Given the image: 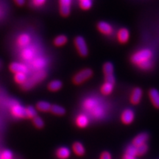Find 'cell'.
Instances as JSON below:
<instances>
[{"mask_svg":"<svg viewBox=\"0 0 159 159\" xmlns=\"http://www.w3.org/2000/svg\"><path fill=\"white\" fill-rule=\"evenodd\" d=\"M152 52L150 49H141L134 53L130 57V61L134 64L138 66L142 69H150L152 67L151 58Z\"/></svg>","mask_w":159,"mask_h":159,"instance_id":"cell-1","label":"cell"},{"mask_svg":"<svg viewBox=\"0 0 159 159\" xmlns=\"http://www.w3.org/2000/svg\"><path fill=\"white\" fill-rule=\"evenodd\" d=\"M47 77V72L44 70H39L34 74L32 75L30 77L27 79L25 83L21 85V89L24 91H28L33 89L35 85L43 81Z\"/></svg>","mask_w":159,"mask_h":159,"instance_id":"cell-2","label":"cell"},{"mask_svg":"<svg viewBox=\"0 0 159 159\" xmlns=\"http://www.w3.org/2000/svg\"><path fill=\"white\" fill-rule=\"evenodd\" d=\"M93 76V71L91 69H84L81 70L79 72H77L76 75L73 77L72 81L75 85H80L82 84L87 80L91 78Z\"/></svg>","mask_w":159,"mask_h":159,"instance_id":"cell-3","label":"cell"},{"mask_svg":"<svg viewBox=\"0 0 159 159\" xmlns=\"http://www.w3.org/2000/svg\"><path fill=\"white\" fill-rule=\"evenodd\" d=\"M75 45L81 57H86L89 55V49L86 42L82 36H77L75 39Z\"/></svg>","mask_w":159,"mask_h":159,"instance_id":"cell-4","label":"cell"},{"mask_svg":"<svg viewBox=\"0 0 159 159\" xmlns=\"http://www.w3.org/2000/svg\"><path fill=\"white\" fill-rule=\"evenodd\" d=\"M60 13L62 16L67 17L70 14L71 0H59Z\"/></svg>","mask_w":159,"mask_h":159,"instance_id":"cell-5","label":"cell"},{"mask_svg":"<svg viewBox=\"0 0 159 159\" xmlns=\"http://www.w3.org/2000/svg\"><path fill=\"white\" fill-rule=\"evenodd\" d=\"M135 114L134 111L130 108H127L124 110L121 115V120L125 125H130L134 122Z\"/></svg>","mask_w":159,"mask_h":159,"instance_id":"cell-6","label":"cell"},{"mask_svg":"<svg viewBox=\"0 0 159 159\" xmlns=\"http://www.w3.org/2000/svg\"><path fill=\"white\" fill-rule=\"evenodd\" d=\"M11 114L16 118H26V108L19 104L14 105L11 108Z\"/></svg>","mask_w":159,"mask_h":159,"instance_id":"cell-7","label":"cell"},{"mask_svg":"<svg viewBox=\"0 0 159 159\" xmlns=\"http://www.w3.org/2000/svg\"><path fill=\"white\" fill-rule=\"evenodd\" d=\"M142 97V89L136 87L134 89L130 95V101L133 105H137L140 102L141 99Z\"/></svg>","mask_w":159,"mask_h":159,"instance_id":"cell-8","label":"cell"},{"mask_svg":"<svg viewBox=\"0 0 159 159\" xmlns=\"http://www.w3.org/2000/svg\"><path fill=\"white\" fill-rule=\"evenodd\" d=\"M9 69L11 71L13 72L14 74L16 73H19V72H23V73H27V67L26 66L25 64L21 63H18V62H13L10 64Z\"/></svg>","mask_w":159,"mask_h":159,"instance_id":"cell-9","label":"cell"},{"mask_svg":"<svg viewBox=\"0 0 159 159\" xmlns=\"http://www.w3.org/2000/svg\"><path fill=\"white\" fill-rule=\"evenodd\" d=\"M149 139V135L147 133H142L135 137L133 140L132 144L134 145L135 147L142 146L143 144H146Z\"/></svg>","mask_w":159,"mask_h":159,"instance_id":"cell-10","label":"cell"},{"mask_svg":"<svg viewBox=\"0 0 159 159\" xmlns=\"http://www.w3.org/2000/svg\"><path fill=\"white\" fill-rule=\"evenodd\" d=\"M97 27L98 30L104 35H109L113 32V28L111 27V25L108 22H105V21H99L97 24Z\"/></svg>","mask_w":159,"mask_h":159,"instance_id":"cell-11","label":"cell"},{"mask_svg":"<svg viewBox=\"0 0 159 159\" xmlns=\"http://www.w3.org/2000/svg\"><path fill=\"white\" fill-rule=\"evenodd\" d=\"M149 97L155 108L159 109V91L156 89H151L149 91Z\"/></svg>","mask_w":159,"mask_h":159,"instance_id":"cell-12","label":"cell"},{"mask_svg":"<svg viewBox=\"0 0 159 159\" xmlns=\"http://www.w3.org/2000/svg\"><path fill=\"white\" fill-rule=\"evenodd\" d=\"M130 38V33L127 28H121L117 33V39L121 43H126Z\"/></svg>","mask_w":159,"mask_h":159,"instance_id":"cell-13","label":"cell"},{"mask_svg":"<svg viewBox=\"0 0 159 159\" xmlns=\"http://www.w3.org/2000/svg\"><path fill=\"white\" fill-rule=\"evenodd\" d=\"M89 123V117L85 114H80L77 116L76 119V125L79 128H84L85 127L88 126Z\"/></svg>","mask_w":159,"mask_h":159,"instance_id":"cell-14","label":"cell"},{"mask_svg":"<svg viewBox=\"0 0 159 159\" xmlns=\"http://www.w3.org/2000/svg\"><path fill=\"white\" fill-rule=\"evenodd\" d=\"M71 151L66 147H62L57 149L56 156L59 159H67L70 156Z\"/></svg>","mask_w":159,"mask_h":159,"instance_id":"cell-15","label":"cell"},{"mask_svg":"<svg viewBox=\"0 0 159 159\" xmlns=\"http://www.w3.org/2000/svg\"><path fill=\"white\" fill-rule=\"evenodd\" d=\"M17 43L19 47H25L30 43V37L29 35L24 33L19 35V37L17 39Z\"/></svg>","mask_w":159,"mask_h":159,"instance_id":"cell-16","label":"cell"},{"mask_svg":"<svg viewBox=\"0 0 159 159\" xmlns=\"http://www.w3.org/2000/svg\"><path fill=\"white\" fill-rule=\"evenodd\" d=\"M72 148H73V151H74V152L77 155V156H81L85 154V148L83 145V144H81L80 142H75V144H73Z\"/></svg>","mask_w":159,"mask_h":159,"instance_id":"cell-17","label":"cell"},{"mask_svg":"<svg viewBox=\"0 0 159 159\" xmlns=\"http://www.w3.org/2000/svg\"><path fill=\"white\" fill-rule=\"evenodd\" d=\"M63 83L61 80H55L51 81L48 85V89L51 91H57L62 88Z\"/></svg>","mask_w":159,"mask_h":159,"instance_id":"cell-18","label":"cell"},{"mask_svg":"<svg viewBox=\"0 0 159 159\" xmlns=\"http://www.w3.org/2000/svg\"><path fill=\"white\" fill-rule=\"evenodd\" d=\"M114 85L111 84V83L105 82L102 84V86H101V93L104 95H109L112 93L113 91H114Z\"/></svg>","mask_w":159,"mask_h":159,"instance_id":"cell-19","label":"cell"},{"mask_svg":"<svg viewBox=\"0 0 159 159\" xmlns=\"http://www.w3.org/2000/svg\"><path fill=\"white\" fill-rule=\"evenodd\" d=\"M103 73H104L105 77L110 76V75H114V65L111 62H106L103 65Z\"/></svg>","mask_w":159,"mask_h":159,"instance_id":"cell-20","label":"cell"},{"mask_svg":"<svg viewBox=\"0 0 159 159\" xmlns=\"http://www.w3.org/2000/svg\"><path fill=\"white\" fill-rule=\"evenodd\" d=\"M52 105L49 104V102H45V101H40L37 103L36 108L39 111L41 112H47V111H50Z\"/></svg>","mask_w":159,"mask_h":159,"instance_id":"cell-21","label":"cell"},{"mask_svg":"<svg viewBox=\"0 0 159 159\" xmlns=\"http://www.w3.org/2000/svg\"><path fill=\"white\" fill-rule=\"evenodd\" d=\"M50 111L52 114L57 115V116H63L66 114L65 108H63L62 106H60L57 105H52Z\"/></svg>","mask_w":159,"mask_h":159,"instance_id":"cell-22","label":"cell"},{"mask_svg":"<svg viewBox=\"0 0 159 159\" xmlns=\"http://www.w3.org/2000/svg\"><path fill=\"white\" fill-rule=\"evenodd\" d=\"M68 41V39L65 35H60L54 39V44L56 47H61L66 44Z\"/></svg>","mask_w":159,"mask_h":159,"instance_id":"cell-23","label":"cell"},{"mask_svg":"<svg viewBox=\"0 0 159 159\" xmlns=\"http://www.w3.org/2000/svg\"><path fill=\"white\" fill-rule=\"evenodd\" d=\"M27 75H26V73L23 72H19L16 73L14 75V80L16 83H18V84L22 85L25 83V81L27 80Z\"/></svg>","mask_w":159,"mask_h":159,"instance_id":"cell-24","label":"cell"},{"mask_svg":"<svg viewBox=\"0 0 159 159\" xmlns=\"http://www.w3.org/2000/svg\"><path fill=\"white\" fill-rule=\"evenodd\" d=\"M37 116L36 110L33 106H28L26 108V118L33 119Z\"/></svg>","mask_w":159,"mask_h":159,"instance_id":"cell-25","label":"cell"},{"mask_svg":"<svg viewBox=\"0 0 159 159\" xmlns=\"http://www.w3.org/2000/svg\"><path fill=\"white\" fill-rule=\"evenodd\" d=\"M33 124H34L35 127H36L38 129H41L44 126V122H43V119L41 117L36 116L33 119Z\"/></svg>","mask_w":159,"mask_h":159,"instance_id":"cell-26","label":"cell"},{"mask_svg":"<svg viewBox=\"0 0 159 159\" xmlns=\"http://www.w3.org/2000/svg\"><path fill=\"white\" fill-rule=\"evenodd\" d=\"M148 146L147 144H143L142 146L136 147V152H137V156H142L143 155H144L148 152Z\"/></svg>","mask_w":159,"mask_h":159,"instance_id":"cell-27","label":"cell"},{"mask_svg":"<svg viewBox=\"0 0 159 159\" xmlns=\"http://www.w3.org/2000/svg\"><path fill=\"white\" fill-rule=\"evenodd\" d=\"M92 6V2L91 0H83V1L80 2V7L81 9L85 10H89Z\"/></svg>","mask_w":159,"mask_h":159,"instance_id":"cell-28","label":"cell"},{"mask_svg":"<svg viewBox=\"0 0 159 159\" xmlns=\"http://www.w3.org/2000/svg\"><path fill=\"white\" fill-rule=\"evenodd\" d=\"M33 56V52L32 51L31 49L29 48H26L24 49V51L22 52V57L25 60H30L32 57Z\"/></svg>","mask_w":159,"mask_h":159,"instance_id":"cell-29","label":"cell"},{"mask_svg":"<svg viewBox=\"0 0 159 159\" xmlns=\"http://www.w3.org/2000/svg\"><path fill=\"white\" fill-rule=\"evenodd\" d=\"M125 153L130 155V156L136 157L137 156V152H136V147H135L134 145L130 144L127 148L126 150H125Z\"/></svg>","mask_w":159,"mask_h":159,"instance_id":"cell-30","label":"cell"},{"mask_svg":"<svg viewBox=\"0 0 159 159\" xmlns=\"http://www.w3.org/2000/svg\"><path fill=\"white\" fill-rule=\"evenodd\" d=\"M13 153L11 151L8 150H4L2 152L1 156H0V159H13Z\"/></svg>","mask_w":159,"mask_h":159,"instance_id":"cell-31","label":"cell"},{"mask_svg":"<svg viewBox=\"0 0 159 159\" xmlns=\"http://www.w3.org/2000/svg\"><path fill=\"white\" fill-rule=\"evenodd\" d=\"M105 83H109L111 84L114 85L115 82H116V79H115L114 75H110V76H106L105 77Z\"/></svg>","mask_w":159,"mask_h":159,"instance_id":"cell-32","label":"cell"},{"mask_svg":"<svg viewBox=\"0 0 159 159\" xmlns=\"http://www.w3.org/2000/svg\"><path fill=\"white\" fill-rule=\"evenodd\" d=\"M46 1H47V0H32L33 4L35 6V7H40V6H42L43 5H44Z\"/></svg>","mask_w":159,"mask_h":159,"instance_id":"cell-33","label":"cell"},{"mask_svg":"<svg viewBox=\"0 0 159 159\" xmlns=\"http://www.w3.org/2000/svg\"><path fill=\"white\" fill-rule=\"evenodd\" d=\"M100 159H111V155L109 152L105 151L101 154Z\"/></svg>","mask_w":159,"mask_h":159,"instance_id":"cell-34","label":"cell"},{"mask_svg":"<svg viewBox=\"0 0 159 159\" xmlns=\"http://www.w3.org/2000/svg\"><path fill=\"white\" fill-rule=\"evenodd\" d=\"M42 61H43L42 59L41 58H39L38 60H36V61L34 62V66L37 67V68H41V67L43 66V64H44V63H43Z\"/></svg>","mask_w":159,"mask_h":159,"instance_id":"cell-35","label":"cell"},{"mask_svg":"<svg viewBox=\"0 0 159 159\" xmlns=\"http://www.w3.org/2000/svg\"><path fill=\"white\" fill-rule=\"evenodd\" d=\"M18 6H23L25 3V0H14Z\"/></svg>","mask_w":159,"mask_h":159,"instance_id":"cell-36","label":"cell"},{"mask_svg":"<svg viewBox=\"0 0 159 159\" xmlns=\"http://www.w3.org/2000/svg\"><path fill=\"white\" fill-rule=\"evenodd\" d=\"M122 159H136V157L130 156V155H128L126 153H125L124 156H122Z\"/></svg>","mask_w":159,"mask_h":159,"instance_id":"cell-37","label":"cell"},{"mask_svg":"<svg viewBox=\"0 0 159 159\" xmlns=\"http://www.w3.org/2000/svg\"><path fill=\"white\" fill-rule=\"evenodd\" d=\"M80 1H83V0H80Z\"/></svg>","mask_w":159,"mask_h":159,"instance_id":"cell-38","label":"cell"}]
</instances>
